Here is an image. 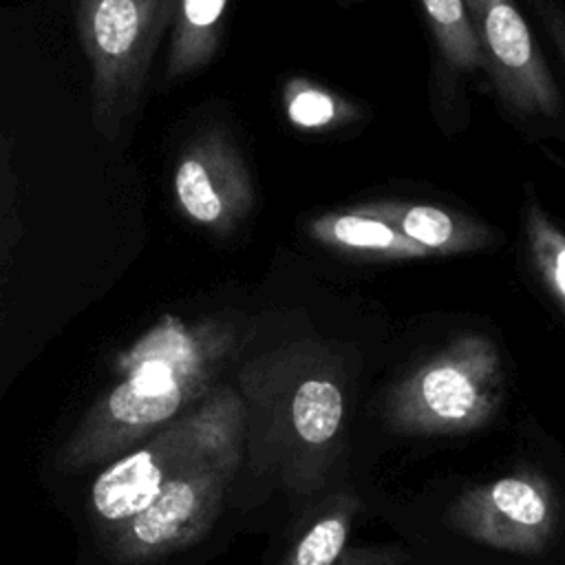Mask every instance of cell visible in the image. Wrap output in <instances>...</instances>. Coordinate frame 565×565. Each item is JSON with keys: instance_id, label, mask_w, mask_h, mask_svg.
<instances>
[{"instance_id": "obj_1", "label": "cell", "mask_w": 565, "mask_h": 565, "mask_svg": "<svg viewBox=\"0 0 565 565\" xmlns=\"http://www.w3.org/2000/svg\"><path fill=\"white\" fill-rule=\"evenodd\" d=\"M216 415L218 408H205L163 426L93 481V519L119 563H150L199 530L214 494L212 461L223 448Z\"/></svg>"}, {"instance_id": "obj_2", "label": "cell", "mask_w": 565, "mask_h": 565, "mask_svg": "<svg viewBox=\"0 0 565 565\" xmlns=\"http://www.w3.org/2000/svg\"><path fill=\"white\" fill-rule=\"evenodd\" d=\"M230 340V327L218 320L159 318L117 355L113 384L66 437L57 463L66 470L108 463L168 426L205 384Z\"/></svg>"}, {"instance_id": "obj_3", "label": "cell", "mask_w": 565, "mask_h": 565, "mask_svg": "<svg viewBox=\"0 0 565 565\" xmlns=\"http://www.w3.org/2000/svg\"><path fill=\"white\" fill-rule=\"evenodd\" d=\"M177 0H77V33L90 68L93 126L115 139L135 115Z\"/></svg>"}, {"instance_id": "obj_4", "label": "cell", "mask_w": 565, "mask_h": 565, "mask_svg": "<svg viewBox=\"0 0 565 565\" xmlns=\"http://www.w3.org/2000/svg\"><path fill=\"white\" fill-rule=\"evenodd\" d=\"M463 4L499 97L521 115H558V84L516 4L512 0H463Z\"/></svg>"}, {"instance_id": "obj_5", "label": "cell", "mask_w": 565, "mask_h": 565, "mask_svg": "<svg viewBox=\"0 0 565 565\" xmlns=\"http://www.w3.org/2000/svg\"><path fill=\"white\" fill-rule=\"evenodd\" d=\"M172 192L181 214L216 236L232 234L256 201L252 172L221 128L203 130L185 143L174 163Z\"/></svg>"}, {"instance_id": "obj_6", "label": "cell", "mask_w": 565, "mask_h": 565, "mask_svg": "<svg viewBox=\"0 0 565 565\" xmlns=\"http://www.w3.org/2000/svg\"><path fill=\"white\" fill-rule=\"evenodd\" d=\"M355 214L377 218L417 243L430 254L450 256L483 249L492 243V232L481 221L461 212L411 201H369L349 207Z\"/></svg>"}, {"instance_id": "obj_7", "label": "cell", "mask_w": 565, "mask_h": 565, "mask_svg": "<svg viewBox=\"0 0 565 565\" xmlns=\"http://www.w3.org/2000/svg\"><path fill=\"white\" fill-rule=\"evenodd\" d=\"M309 234L316 243L355 258L413 260L428 256L424 247L408 241L386 223L355 214L351 210L316 216L309 223Z\"/></svg>"}, {"instance_id": "obj_8", "label": "cell", "mask_w": 565, "mask_h": 565, "mask_svg": "<svg viewBox=\"0 0 565 565\" xmlns=\"http://www.w3.org/2000/svg\"><path fill=\"white\" fill-rule=\"evenodd\" d=\"M490 362V351L483 342H463L448 351V355L430 364L419 377V397L439 417H466L479 399L477 377L483 364Z\"/></svg>"}, {"instance_id": "obj_9", "label": "cell", "mask_w": 565, "mask_h": 565, "mask_svg": "<svg viewBox=\"0 0 565 565\" xmlns=\"http://www.w3.org/2000/svg\"><path fill=\"white\" fill-rule=\"evenodd\" d=\"M227 0H177L166 79L179 82L207 66L218 49Z\"/></svg>"}, {"instance_id": "obj_10", "label": "cell", "mask_w": 565, "mask_h": 565, "mask_svg": "<svg viewBox=\"0 0 565 565\" xmlns=\"http://www.w3.org/2000/svg\"><path fill=\"white\" fill-rule=\"evenodd\" d=\"M422 4L446 62L463 73L483 68V55L463 0H422Z\"/></svg>"}, {"instance_id": "obj_11", "label": "cell", "mask_w": 565, "mask_h": 565, "mask_svg": "<svg viewBox=\"0 0 565 565\" xmlns=\"http://www.w3.org/2000/svg\"><path fill=\"white\" fill-rule=\"evenodd\" d=\"M291 417L298 435L311 444L331 439L342 419V395L327 380H305L291 402Z\"/></svg>"}, {"instance_id": "obj_12", "label": "cell", "mask_w": 565, "mask_h": 565, "mask_svg": "<svg viewBox=\"0 0 565 565\" xmlns=\"http://www.w3.org/2000/svg\"><path fill=\"white\" fill-rule=\"evenodd\" d=\"M285 108L294 124L302 128H322L342 119L347 106L331 93L305 79H291L285 86Z\"/></svg>"}, {"instance_id": "obj_13", "label": "cell", "mask_w": 565, "mask_h": 565, "mask_svg": "<svg viewBox=\"0 0 565 565\" xmlns=\"http://www.w3.org/2000/svg\"><path fill=\"white\" fill-rule=\"evenodd\" d=\"M490 501L497 512L519 525H539L545 519V501L521 479H501L490 490Z\"/></svg>"}, {"instance_id": "obj_14", "label": "cell", "mask_w": 565, "mask_h": 565, "mask_svg": "<svg viewBox=\"0 0 565 565\" xmlns=\"http://www.w3.org/2000/svg\"><path fill=\"white\" fill-rule=\"evenodd\" d=\"M347 527L340 519H324L300 541L296 565H331L342 552Z\"/></svg>"}, {"instance_id": "obj_15", "label": "cell", "mask_w": 565, "mask_h": 565, "mask_svg": "<svg viewBox=\"0 0 565 565\" xmlns=\"http://www.w3.org/2000/svg\"><path fill=\"white\" fill-rule=\"evenodd\" d=\"M534 7L539 11L545 33L550 35L552 44L556 46V51L565 64V11L554 0H534Z\"/></svg>"}, {"instance_id": "obj_16", "label": "cell", "mask_w": 565, "mask_h": 565, "mask_svg": "<svg viewBox=\"0 0 565 565\" xmlns=\"http://www.w3.org/2000/svg\"><path fill=\"white\" fill-rule=\"evenodd\" d=\"M4 196H2V179H0V249H2V230H4V223L2 221H7V216H4ZM2 256V254H0Z\"/></svg>"}]
</instances>
